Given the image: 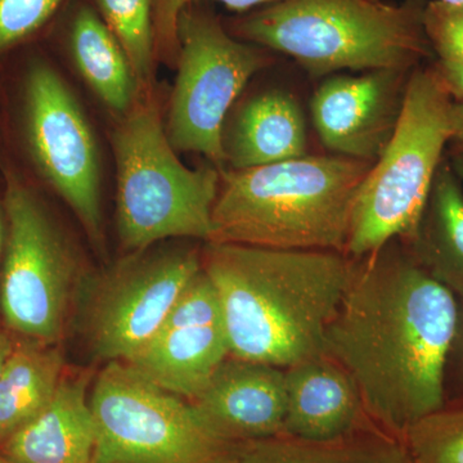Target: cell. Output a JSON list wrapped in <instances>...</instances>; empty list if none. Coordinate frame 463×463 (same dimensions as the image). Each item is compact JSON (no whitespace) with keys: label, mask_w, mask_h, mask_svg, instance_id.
<instances>
[{"label":"cell","mask_w":463,"mask_h":463,"mask_svg":"<svg viewBox=\"0 0 463 463\" xmlns=\"http://www.w3.org/2000/svg\"><path fill=\"white\" fill-rule=\"evenodd\" d=\"M458 298L395 240L354 258L325 353L352 377L365 416L403 440L447 401Z\"/></svg>","instance_id":"obj_1"},{"label":"cell","mask_w":463,"mask_h":463,"mask_svg":"<svg viewBox=\"0 0 463 463\" xmlns=\"http://www.w3.org/2000/svg\"><path fill=\"white\" fill-rule=\"evenodd\" d=\"M201 254L231 356L285 370L325 354L354 258L332 250L213 242Z\"/></svg>","instance_id":"obj_2"},{"label":"cell","mask_w":463,"mask_h":463,"mask_svg":"<svg viewBox=\"0 0 463 463\" xmlns=\"http://www.w3.org/2000/svg\"><path fill=\"white\" fill-rule=\"evenodd\" d=\"M373 164L306 155L222 170L209 242L345 252L356 194Z\"/></svg>","instance_id":"obj_3"},{"label":"cell","mask_w":463,"mask_h":463,"mask_svg":"<svg viewBox=\"0 0 463 463\" xmlns=\"http://www.w3.org/2000/svg\"><path fill=\"white\" fill-rule=\"evenodd\" d=\"M246 41L294 58L309 74L412 71L431 54L422 11L381 0H282L237 27Z\"/></svg>","instance_id":"obj_4"},{"label":"cell","mask_w":463,"mask_h":463,"mask_svg":"<svg viewBox=\"0 0 463 463\" xmlns=\"http://www.w3.org/2000/svg\"><path fill=\"white\" fill-rule=\"evenodd\" d=\"M452 102L434 66L411 72L394 133L356 194L347 257L414 239L450 141Z\"/></svg>","instance_id":"obj_5"},{"label":"cell","mask_w":463,"mask_h":463,"mask_svg":"<svg viewBox=\"0 0 463 463\" xmlns=\"http://www.w3.org/2000/svg\"><path fill=\"white\" fill-rule=\"evenodd\" d=\"M118 167V231L134 252L166 239L191 237L209 242L221 173L213 166L183 165L156 103L138 90L114 134Z\"/></svg>","instance_id":"obj_6"},{"label":"cell","mask_w":463,"mask_h":463,"mask_svg":"<svg viewBox=\"0 0 463 463\" xmlns=\"http://www.w3.org/2000/svg\"><path fill=\"white\" fill-rule=\"evenodd\" d=\"M91 463H227L240 443L218 434L187 399L108 362L90 395Z\"/></svg>","instance_id":"obj_7"},{"label":"cell","mask_w":463,"mask_h":463,"mask_svg":"<svg viewBox=\"0 0 463 463\" xmlns=\"http://www.w3.org/2000/svg\"><path fill=\"white\" fill-rule=\"evenodd\" d=\"M178 76L170 100L167 138L179 151L225 163V116L267 57L236 41L207 12L188 5L178 18Z\"/></svg>","instance_id":"obj_8"},{"label":"cell","mask_w":463,"mask_h":463,"mask_svg":"<svg viewBox=\"0 0 463 463\" xmlns=\"http://www.w3.org/2000/svg\"><path fill=\"white\" fill-rule=\"evenodd\" d=\"M8 239L0 312L14 337L58 345L69 322L78 268L35 196L18 182L5 192Z\"/></svg>","instance_id":"obj_9"},{"label":"cell","mask_w":463,"mask_h":463,"mask_svg":"<svg viewBox=\"0 0 463 463\" xmlns=\"http://www.w3.org/2000/svg\"><path fill=\"white\" fill-rule=\"evenodd\" d=\"M147 250L120 261L91 292L85 331L91 352L100 359L129 361L203 269L197 250Z\"/></svg>","instance_id":"obj_10"},{"label":"cell","mask_w":463,"mask_h":463,"mask_svg":"<svg viewBox=\"0 0 463 463\" xmlns=\"http://www.w3.org/2000/svg\"><path fill=\"white\" fill-rule=\"evenodd\" d=\"M30 146L48 182L78 215L90 239H102L99 152L71 91L50 66L38 63L26 83Z\"/></svg>","instance_id":"obj_11"},{"label":"cell","mask_w":463,"mask_h":463,"mask_svg":"<svg viewBox=\"0 0 463 463\" xmlns=\"http://www.w3.org/2000/svg\"><path fill=\"white\" fill-rule=\"evenodd\" d=\"M228 356L230 346L218 295L201 269L154 337L125 364L188 401L205 388Z\"/></svg>","instance_id":"obj_12"},{"label":"cell","mask_w":463,"mask_h":463,"mask_svg":"<svg viewBox=\"0 0 463 463\" xmlns=\"http://www.w3.org/2000/svg\"><path fill=\"white\" fill-rule=\"evenodd\" d=\"M412 71L373 70L332 76L319 85L312 118L323 146L339 156L374 163L397 127Z\"/></svg>","instance_id":"obj_13"},{"label":"cell","mask_w":463,"mask_h":463,"mask_svg":"<svg viewBox=\"0 0 463 463\" xmlns=\"http://www.w3.org/2000/svg\"><path fill=\"white\" fill-rule=\"evenodd\" d=\"M188 402L233 443L279 437L286 417L285 370L230 355Z\"/></svg>","instance_id":"obj_14"},{"label":"cell","mask_w":463,"mask_h":463,"mask_svg":"<svg viewBox=\"0 0 463 463\" xmlns=\"http://www.w3.org/2000/svg\"><path fill=\"white\" fill-rule=\"evenodd\" d=\"M285 386L283 435L332 440L370 421L352 377L326 353L285 368Z\"/></svg>","instance_id":"obj_15"},{"label":"cell","mask_w":463,"mask_h":463,"mask_svg":"<svg viewBox=\"0 0 463 463\" xmlns=\"http://www.w3.org/2000/svg\"><path fill=\"white\" fill-rule=\"evenodd\" d=\"M90 377L63 373L47 407L0 441L14 463H91L96 422L88 401Z\"/></svg>","instance_id":"obj_16"},{"label":"cell","mask_w":463,"mask_h":463,"mask_svg":"<svg viewBox=\"0 0 463 463\" xmlns=\"http://www.w3.org/2000/svg\"><path fill=\"white\" fill-rule=\"evenodd\" d=\"M306 118L298 100L281 90L265 91L241 108L227 136L225 161L234 170L306 156Z\"/></svg>","instance_id":"obj_17"},{"label":"cell","mask_w":463,"mask_h":463,"mask_svg":"<svg viewBox=\"0 0 463 463\" xmlns=\"http://www.w3.org/2000/svg\"><path fill=\"white\" fill-rule=\"evenodd\" d=\"M448 161L439 166L419 230L404 243L456 297L463 295V190Z\"/></svg>","instance_id":"obj_18"},{"label":"cell","mask_w":463,"mask_h":463,"mask_svg":"<svg viewBox=\"0 0 463 463\" xmlns=\"http://www.w3.org/2000/svg\"><path fill=\"white\" fill-rule=\"evenodd\" d=\"M63 373L60 346L14 337L0 376V441L47 407Z\"/></svg>","instance_id":"obj_19"},{"label":"cell","mask_w":463,"mask_h":463,"mask_svg":"<svg viewBox=\"0 0 463 463\" xmlns=\"http://www.w3.org/2000/svg\"><path fill=\"white\" fill-rule=\"evenodd\" d=\"M75 62L88 84L109 109L129 111L138 94L132 67L114 33L90 8L75 16L71 33Z\"/></svg>","instance_id":"obj_20"},{"label":"cell","mask_w":463,"mask_h":463,"mask_svg":"<svg viewBox=\"0 0 463 463\" xmlns=\"http://www.w3.org/2000/svg\"><path fill=\"white\" fill-rule=\"evenodd\" d=\"M263 441L276 463H416L403 440L371 421L332 440L279 435Z\"/></svg>","instance_id":"obj_21"},{"label":"cell","mask_w":463,"mask_h":463,"mask_svg":"<svg viewBox=\"0 0 463 463\" xmlns=\"http://www.w3.org/2000/svg\"><path fill=\"white\" fill-rule=\"evenodd\" d=\"M99 5L129 61L138 90H146L156 56L152 0H99Z\"/></svg>","instance_id":"obj_22"},{"label":"cell","mask_w":463,"mask_h":463,"mask_svg":"<svg viewBox=\"0 0 463 463\" xmlns=\"http://www.w3.org/2000/svg\"><path fill=\"white\" fill-rule=\"evenodd\" d=\"M403 443L416 463H463V394L413 423Z\"/></svg>","instance_id":"obj_23"},{"label":"cell","mask_w":463,"mask_h":463,"mask_svg":"<svg viewBox=\"0 0 463 463\" xmlns=\"http://www.w3.org/2000/svg\"><path fill=\"white\" fill-rule=\"evenodd\" d=\"M422 26L437 62L463 66V3L432 0L422 9Z\"/></svg>","instance_id":"obj_24"},{"label":"cell","mask_w":463,"mask_h":463,"mask_svg":"<svg viewBox=\"0 0 463 463\" xmlns=\"http://www.w3.org/2000/svg\"><path fill=\"white\" fill-rule=\"evenodd\" d=\"M194 0H152L154 17L155 45L156 54L163 60L173 61L178 58V18L183 9ZM225 7L236 12H246L257 7H267L282 0H216Z\"/></svg>","instance_id":"obj_25"},{"label":"cell","mask_w":463,"mask_h":463,"mask_svg":"<svg viewBox=\"0 0 463 463\" xmlns=\"http://www.w3.org/2000/svg\"><path fill=\"white\" fill-rule=\"evenodd\" d=\"M62 0H0V51L35 33Z\"/></svg>","instance_id":"obj_26"},{"label":"cell","mask_w":463,"mask_h":463,"mask_svg":"<svg viewBox=\"0 0 463 463\" xmlns=\"http://www.w3.org/2000/svg\"><path fill=\"white\" fill-rule=\"evenodd\" d=\"M458 298V317H457L456 334L453 337L452 346H450L449 356H448L447 374L448 377L453 376L457 381V385L461 388L463 394V295L457 297Z\"/></svg>","instance_id":"obj_27"},{"label":"cell","mask_w":463,"mask_h":463,"mask_svg":"<svg viewBox=\"0 0 463 463\" xmlns=\"http://www.w3.org/2000/svg\"><path fill=\"white\" fill-rule=\"evenodd\" d=\"M227 463H276L263 440L245 441L234 449Z\"/></svg>","instance_id":"obj_28"},{"label":"cell","mask_w":463,"mask_h":463,"mask_svg":"<svg viewBox=\"0 0 463 463\" xmlns=\"http://www.w3.org/2000/svg\"><path fill=\"white\" fill-rule=\"evenodd\" d=\"M434 69L450 99L463 100V66L443 65V63L435 62Z\"/></svg>","instance_id":"obj_29"},{"label":"cell","mask_w":463,"mask_h":463,"mask_svg":"<svg viewBox=\"0 0 463 463\" xmlns=\"http://www.w3.org/2000/svg\"><path fill=\"white\" fill-rule=\"evenodd\" d=\"M450 145L457 152H463V100H453L450 108Z\"/></svg>","instance_id":"obj_30"},{"label":"cell","mask_w":463,"mask_h":463,"mask_svg":"<svg viewBox=\"0 0 463 463\" xmlns=\"http://www.w3.org/2000/svg\"><path fill=\"white\" fill-rule=\"evenodd\" d=\"M14 346V335H12L7 328L0 327V376H2L3 370H5V364H7L9 355H11Z\"/></svg>","instance_id":"obj_31"},{"label":"cell","mask_w":463,"mask_h":463,"mask_svg":"<svg viewBox=\"0 0 463 463\" xmlns=\"http://www.w3.org/2000/svg\"><path fill=\"white\" fill-rule=\"evenodd\" d=\"M449 164L452 166L453 172L458 176L459 181L463 183V152L453 154L452 161Z\"/></svg>","instance_id":"obj_32"},{"label":"cell","mask_w":463,"mask_h":463,"mask_svg":"<svg viewBox=\"0 0 463 463\" xmlns=\"http://www.w3.org/2000/svg\"><path fill=\"white\" fill-rule=\"evenodd\" d=\"M3 245V218L2 212H0V251H2Z\"/></svg>","instance_id":"obj_33"},{"label":"cell","mask_w":463,"mask_h":463,"mask_svg":"<svg viewBox=\"0 0 463 463\" xmlns=\"http://www.w3.org/2000/svg\"><path fill=\"white\" fill-rule=\"evenodd\" d=\"M439 2L450 3V5H458V3H463V0H439Z\"/></svg>","instance_id":"obj_34"},{"label":"cell","mask_w":463,"mask_h":463,"mask_svg":"<svg viewBox=\"0 0 463 463\" xmlns=\"http://www.w3.org/2000/svg\"><path fill=\"white\" fill-rule=\"evenodd\" d=\"M0 463H14V462L9 461V459L5 458V456L0 455Z\"/></svg>","instance_id":"obj_35"}]
</instances>
